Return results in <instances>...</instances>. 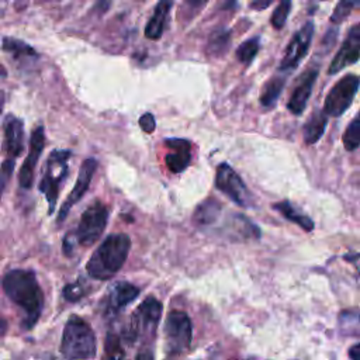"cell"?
Segmentation results:
<instances>
[{
  "label": "cell",
  "mask_w": 360,
  "mask_h": 360,
  "mask_svg": "<svg viewBox=\"0 0 360 360\" xmlns=\"http://www.w3.org/2000/svg\"><path fill=\"white\" fill-rule=\"evenodd\" d=\"M273 208L277 210L285 219H288V221L297 224L298 226H301L304 231L309 232V231L314 229V222H312V219H311L309 217H307V215L298 212L288 201H280V202L274 204Z\"/></svg>",
  "instance_id": "7402d4cb"
},
{
  "label": "cell",
  "mask_w": 360,
  "mask_h": 360,
  "mask_svg": "<svg viewBox=\"0 0 360 360\" xmlns=\"http://www.w3.org/2000/svg\"><path fill=\"white\" fill-rule=\"evenodd\" d=\"M14 160L15 159H11V158H7L1 165H0V200H1V195H3V191L13 174V170H14Z\"/></svg>",
  "instance_id": "4dcf8cb0"
},
{
  "label": "cell",
  "mask_w": 360,
  "mask_h": 360,
  "mask_svg": "<svg viewBox=\"0 0 360 360\" xmlns=\"http://www.w3.org/2000/svg\"><path fill=\"white\" fill-rule=\"evenodd\" d=\"M3 49L11 53L14 58H34L37 52L28 44L15 39V38H4L3 39Z\"/></svg>",
  "instance_id": "d4e9b609"
},
{
  "label": "cell",
  "mask_w": 360,
  "mask_h": 360,
  "mask_svg": "<svg viewBox=\"0 0 360 360\" xmlns=\"http://www.w3.org/2000/svg\"><path fill=\"white\" fill-rule=\"evenodd\" d=\"M359 87L360 77L357 75L349 73L339 79L329 90L323 103V111L328 117H340L350 107Z\"/></svg>",
  "instance_id": "ba28073f"
},
{
  "label": "cell",
  "mask_w": 360,
  "mask_h": 360,
  "mask_svg": "<svg viewBox=\"0 0 360 360\" xmlns=\"http://www.w3.org/2000/svg\"><path fill=\"white\" fill-rule=\"evenodd\" d=\"M3 128H4L3 150L7 155V158L15 159L22 150V142H24L22 121L13 114H7L4 118Z\"/></svg>",
  "instance_id": "9a60e30c"
},
{
  "label": "cell",
  "mask_w": 360,
  "mask_h": 360,
  "mask_svg": "<svg viewBox=\"0 0 360 360\" xmlns=\"http://www.w3.org/2000/svg\"><path fill=\"white\" fill-rule=\"evenodd\" d=\"M226 45H228V34H217L210 41V51L219 53V52L225 51Z\"/></svg>",
  "instance_id": "1f68e13d"
},
{
  "label": "cell",
  "mask_w": 360,
  "mask_h": 360,
  "mask_svg": "<svg viewBox=\"0 0 360 360\" xmlns=\"http://www.w3.org/2000/svg\"><path fill=\"white\" fill-rule=\"evenodd\" d=\"M3 290L24 311L25 318L21 323L24 329H31L38 322L44 309V294L35 273L22 269L8 271L3 278Z\"/></svg>",
  "instance_id": "6da1fadb"
},
{
  "label": "cell",
  "mask_w": 360,
  "mask_h": 360,
  "mask_svg": "<svg viewBox=\"0 0 360 360\" xmlns=\"http://www.w3.org/2000/svg\"><path fill=\"white\" fill-rule=\"evenodd\" d=\"M42 1H59V0H42Z\"/></svg>",
  "instance_id": "74e56055"
},
{
  "label": "cell",
  "mask_w": 360,
  "mask_h": 360,
  "mask_svg": "<svg viewBox=\"0 0 360 360\" xmlns=\"http://www.w3.org/2000/svg\"><path fill=\"white\" fill-rule=\"evenodd\" d=\"M316 76H318L316 69H308L298 77V80L292 89V93L290 96L288 104H287L288 110L294 115H300L305 110L307 101L312 93V87L315 84Z\"/></svg>",
  "instance_id": "5bb4252c"
},
{
  "label": "cell",
  "mask_w": 360,
  "mask_h": 360,
  "mask_svg": "<svg viewBox=\"0 0 360 360\" xmlns=\"http://www.w3.org/2000/svg\"><path fill=\"white\" fill-rule=\"evenodd\" d=\"M359 59H360V24L353 27L349 31L346 39L343 41L342 46L336 52L335 58L332 59L328 73L335 75L342 69H345L346 66L356 63Z\"/></svg>",
  "instance_id": "7c38bea8"
},
{
  "label": "cell",
  "mask_w": 360,
  "mask_h": 360,
  "mask_svg": "<svg viewBox=\"0 0 360 360\" xmlns=\"http://www.w3.org/2000/svg\"><path fill=\"white\" fill-rule=\"evenodd\" d=\"M215 186L219 191H222L228 198L242 207H249L250 194L246 188L242 179L238 173L226 163H221L217 167L215 174Z\"/></svg>",
  "instance_id": "9c48e42d"
},
{
  "label": "cell",
  "mask_w": 360,
  "mask_h": 360,
  "mask_svg": "<svg viewBox=\"0 0 360 360\" xmlns=\"http://www.w3.org/2000/svg\"><path fill=\"white\" fill-rule=\"evenodd\" d=\"M221 212V205L215 198H208L202 201L193 215V221L197 226H210L212 225Z\"/></svg>",
  "instance_id": "ffe728a7"
},
{
  "label": "cell",
  "mask_w": 360,
  "mask_h": 360,
  "mask_svg": "<svg viewBox=\"0 0 360 360\" xmlns=\"http://www.w3.org/2000/svg\"><path fill=\"white\" fill-rule=\"evenodd\" d=\"M70 156H72V153L68 149L53 150L48 156V160L45 165V172H44L42 180L39 183V190L45 194V197L48 200V204H49L48 212L49 214H52L55 210V204L59 197L60 186L63 184L65 177L68 176Z\"/></svg>",
  "instance_id": "277c9868"
},
{
  "label": "cell",
  "mask_w": 360,
  "mask_h": 360,
  "mask_svg": "<svg viewBox=\"0 0 360 360\" xmlns=\"http://www.w3.org/2000/svg\"><path fill=\"white\" fill-rule=\"evenodd\" d=\"M359 1L360 0H340L330 15V21L335 24L342 22L352 13V10L356 7Z\"/></svg>",
  "instance_id": "83f0119b"
},
{
  "label": "cell",
  "mask_w": 360,
  "mask_h": 360,
  "mask_svg": "<svg viewBox=\"0 0 360 360\" xmlns=\"http://www.w3.org/2000/svg\"><path fill=\"white\" fill-rule=\"evenodd\" d=\"M188 1H191V3H200V4H202V3H205L207 0H188Z\"/></svg>",
  "instance_id": "8d00e7d4"
},
{
  "label": "cell",
  "mask_w": 360,
  "mask_h": 360,
  "mask_svg": "<svg viewBox=\"0 0 360 360\" xmlns=\"http://www.w3.org/2000/svg\"><path fill=\"white\" fill-rule=\"evenodd\" d=\"M97 165H98L97 160L93 159V158H87V159L83 160V163L80 166V170H79V174H77V179H76V183H75L70 194L68 195V198L62 204L59 212H58V218H56L58 224H60L68 217V214L70 212L73 205L76 202H79V200H82V197L86 194V191H87V188H89V186L93 180V176L96 173Z\"/></svg>",
  "instance_id": "8fae6325"
},
{
  "label": "cell",
  "mask_w": 360,
  "mask_h": 360,
  "mask_svg": "<svg viewBox=\"0 0 360 360\" xmlns=\"http://www.w3.org/2000/svg\"><path fill=\"white\" fill-rule=\"evenodd\" d=\"M274 0H252V3H250V7L253 8V10H257V11H260V10H264V8H267L271 3H273Z\"/></svg>",
  "instance_id": "836d02e7"
},
{
  "label": "cell",
  "mask_w": 360,
  "mask_h": 360,
  "mask_svg": "<svg viewBox=\"0 0 360 360\" xmlns=\"http://www.w3.org/2000/svg\"><path fill=\"white\" fill-rule=\"evenodd\" d=\"M166 146L169 148V153L166 155V166L173 173L183 172L191 160V145L186 139H167Z\"/></svg>",
  "instance_id": "e0dca14e"
},
{
  "label": "cell",
  "mask_w": 360,
  "mask_h": 360,
  "mask_svg": "<svg viewBox=\"0 0 360 360\" xmlns=\"http://www.w3.org/2000/svg\"><path fill=\"white\" fill-rule=\"evenodd\" d=\"M193 329L188 315L183 311L169 312L165 321V347L167 356H180L191 345Z\"/></svg>",
  "instance_id": "8992f818"
},
{
  "label": "cell",
  "mask_w": 360,
  "mask_h": 360,
  "mask_svg": "<svg viewBox=\"0 0 360 360\" xmlns=\"http://www.w3.org/2000/svg\"><path fill=\"white\" fill-rule=\"evenodd\" d=\"M131 249L127 233H111L90 256L86 270L94 280H108L124 266Z\"/></svg>",
  "instance_id": "7a4b0ae2"
},
{
  "label": "cell",
  "mask_w": 360,
  "mask_h": 360,
  "mask_svg": "<svg viewBox=\"0 0 360 360\" xmlns=\"http://www.w3.org/2000/svg\"><path fill=\"white\" fill-rule=\"evenodd\" d=\"M96 349V336L90 325L79 316H72L63 328L60 340L62 356L66 359H93Z\"/></svg>",
  "instance_id": "3957f363"
},
{
  "label": "cell",
  "mask_w": 360,
  "mask_h": 360,
  "mask_svg": "<svg viewBox=\"0 0 360 360\" xmlns=\"http://www.w3.org/2000/svg\"><path fill=\"white\" fill-rule=\"evenodd\" d=\"M84 294H86V288L83 287V284L80 281L66 284L63 288V297L70 302L79 301Z\"/></svg>",
  "instance_id": "f546056e"
},
{
  "label": "cell",
  "mask_w": 360,
  "mask_h": 360,
  "mask_svg": "<svg viewBox=\"0 0 360 360\" xmlns=\"http://www.w3.org/2000/svg\"><path fill=\"white\" fill-rule=\"evenodd\" d=\"M173 1L172 0H159L152 17L149 18L146 27H145V37L149 39H159L166 28L167 20H169V14L172 10Z\"/></svg>",
  "instance_id": "ac0fdd59"
},
{
  "label": "cell",
  "mask_w": 360,
  "mask_h": 360,
  "mask_svg": "<svg viewBox=\"0 0 360 360\" xmlns=\"http://www.w3.org/2000/svg\"><path fill=\"white\" fill-rule=\"evenodd\" d=\"M285 84L284 76H273L267 80V83L263 86L262 94H260V104L264 108H271L277 103L283 89Z\"/></svg>",
  "instance_id": "44dd1931"
},
{
  "label": "cell",
  "mask_w": 360,
  "mask_h": 360,
  "mask_svg": "<svg viewBox=\"0 0 360 360\" xmlns=\"http://www.w3.org/2000/svg\"><path fill=\"white\" fill-rule=\"evenodd\" d=\"M162 315V304L155 297H148L132 314L125 336L129 342L138 339H153Z\"/></svg>",
  "instance_id": "5b68a950"
},
{
  "label": "cell",
  "mask_w": 360,
  "mask_h": 360,
  "mask_svg": "<svg viewBox=\"0 0 360 360\" xmlns=\"http://www.w3.org/2000/svg\"><path fill=\"white\" fill-rule=\"evenodd\" d=\"M312 35H314V24L308 21L292 35L291 41L288 42L280 63V70H292L300 65V62L308 53Z\"/></svg>",
  "instance_id": "30bf717a"
},
{
  "label": "cell",
  "mask_w": 360,
  "mask_h": 360,
  "mask_svg": "<svg viewBox=\"0 0 360 360\" xmlns=\"http://www.w3.org/2000/svg\"><path fill=\"white\" fill-rule=\"evenodd\" d=\"M326 124H328V114L323 110L314 111V114L308 118V121L305 122V125L302 128L304 142L307 145L316 143L321 139V136L323 135Z\"/></svg>",
  "instance_id": "d6986e66"
},
{
  "label": "cell",
  "mask_w": 360,
  "mask_h": 360,
  "mask_svg": "<svg viewBox=\"0 0 360 360\" xmlns=\"http://www.w3.org/2000/svg\"><path fill=\"white\" fill-rule=\"evenodd\" d=\"M342 142L346 150H354L360 146V111L346 127L342 136Z\"/></svg>",
  "instance_id": "cb8c5ba5"
},
{
  "label": "cell",
  "mask_w": 360,
  "mask_h": 360,
  "mask_svg": "<svg viewBox=\"0 0 360 360\" xmlns=\"http://www.w3.org/2000/svg\"><path fill=\"white\" fill-rule=\"evenodd\" d=\"M339 328L343 335L360 336V311L346 309L339 315Z\"/></svg>",
  "instance_id": "603a6c76"
},
{
  "label": "cell",
  "mask_w": 360,
  "mask_h": 360,
  "mask_svg": "<svg viewBox=\"0 0 360 360\" xmlns=\"http://www.w3.org/2000/svg\"><path fill=\"white\" fill-rule=\"evenodd\" d=\"M6 330H7V322L0 316V338L6 333Z\"/></svg>",
  "instance_id": "d590c367"
},
{
  "label": "cell",
  "mask_w": 360,
  "mask_h": 360,
  "mask_svg": "<svg viewBox=\"0 0 360 360\" xmlns=\"http://www.w3.org/2000/svg\"><path fill=\"white\" fill-rule=\"evenodd\" d=\"M139 125L141 128L146 132V134H150L155 131V117L150 114V112H145L141 118H139Z\"/></svg>",
  "instance_id": "d6a6232c"
},
{
  "label": "cell",
  "mask_w": 360,
  "mask_h": 360,
  "mask_svg": "<svg viewBox=\"0 0 360 360\" xmlns=\"http://www.w3.org/2000/svg\"><path fill=\"white\" fill-rule=\"evenodd\" d=\"M257 52H259V38H249L248 41L242 42L238 46L235 55L240 63L249 65L255 59Z\"/></svg>",
  "instance_id": "484cf974"
},
{
  "label": "cell",
  "mask_w": 360,
  "mask_h": 360,
  "mask_svg": "<svg viewBox=\"0 0 360 360\" xmlns=\"http://www.w3.org/2000/svg\"><path fill=\"white\" fill-rule=\"evenodd\" d=\"M108 221V208L101 201H94L90 207L84 210L82 214L77 229H76V240L82 246L94 245L101 233L105 229Z\"/></svg>",
  "instance_id": "52a82bcc"
},
{
  "label": "cell",
  "mask_w": 360,
  "mask_h": 360,
  "mask_svg": "<svg viewBox=\"0 0 360 360\" xmlns=\"http://www.w3.org/2000/svg\"><path fill=\"white\" fill-rule=\"evenodd\" d=\"M105 354L111 359H121L125 356V352L121 346V339L115 333H108L105 338Z\"/></svg>",
  "instance_id": "f1b7e54d"
},
{
  "label": "cell",
  "mask_w": 360,
  "mask_h": 360,
  "mask_svg": "<svg viewBox=\"0 0 360 360\" xmlns=\"http://www.w3.org/2000/svg\"><path fill=\"white\" fill-rule=\"evenodd\" d=\"M45 145V132L42 127H38L32 131L31 134V139H30V149L27 153V158L20 169V174H18V180H20V186L22 188H30L32 186L34 181V172H35V166L38 163V159L42 153Z\"/></svg>",
  "instance_id": "4fadbf2b"
},
{
  "label": "cell",
  "mask_w": 360,
  "mask_h": 360,
  "mask_svg": "<svg viewBox=\"0 0 360 360\" xmlns=\"http://www.w3.org/2000/svg\"><path fill=\"white\" fill-rule=\"evenodd\" d=\"M349 357L353 360H360V343H356L349 349Z\"/></svg>",
  "instance_id": "e575fe53"
},
{
  "label": "cell",
  "mask_w": 360,
  "mask_h": 360,
  "mask_svg": "<svg viewBox=\"0 0 360 360\" xmlns=\"http://www.w3.org/2000/svg\"><path fill=\"white\" fill-rule=\"evenodd\" d=\"M291 4H292V0H280L277 8L273 11L270 22L276 30H281L285 25L288 14L291 11Z\"/></svg>",
  "instance_id": "4316f807"
},
{
  "label": "cell",
  "mask_w": 360,
  "mask_h": 360,
  "mask_svg": "<svg viewBox=\"0 0 360 360\" xmlns=\"http://www.w3.org/2000/svg\"><path fill=\"white\" fill-rule=\"evenodd\" d=\"M139 294V288L131 283L120 281L110 288V292L105 300V312L114 315L132 302Z\"/></svg>",
  "instance_id": "2e32d148"
}]
</instances>
